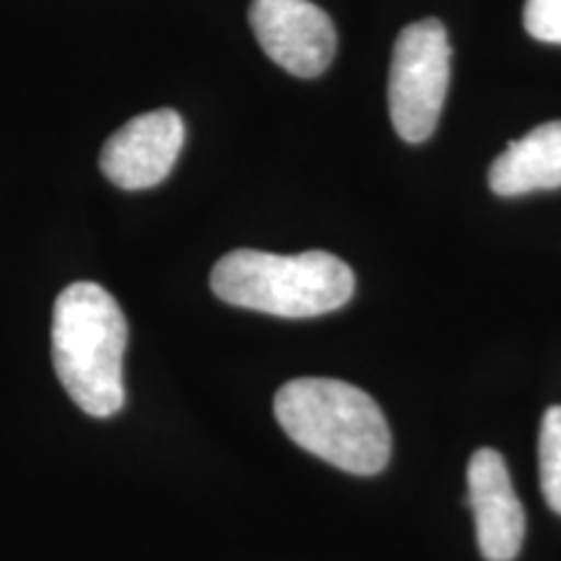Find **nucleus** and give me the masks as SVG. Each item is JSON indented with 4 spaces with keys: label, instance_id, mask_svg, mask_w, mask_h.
I'll use <instances>...</instances> for the list:
<instances>
[{
    "label": "nucleus",
    "instance_id": "f257e3e1",
    "mask_svg": "<svg viewBox=\"0 0 561 561\" xmlns=\"http://www.w3.org/2000/svg\"><path fill=\"white\" fill-rule=\"evenodd\" d=\"M128 322L115 297L100 284L79 280L55 299L53 364L70 401L94 419L125 405L123 359Z\"/></svg>",
    "mask_w": 561,
    "mask_h": 561
},
{
    "label": "nucleus",
    "instance_id": "f03ea898",
    "mask_svg": "<svg viewBox=\"0 0 561 561\" xmlns=\"http://www.w3.org/2000/svg\"><path fill=\"white\" fill-rule=\"evenodd\" d=\"M280 430L301 450L341 471L375 476L390 460L392 439L385 413L367 392L328 377H299L276 392Z\"/></svg>",
    "mask_w": 561,
    "mask_h": 561
},
{
    "label": "nucleus",
    "instance_id": "7ed1b4c3",
    "mask_svg": "<svg viewBox=\"0 0 561 561\" xmlns=\"http://www.w3.org/2000/svg\"><path fill=\"white\" fill-rule=\"evenodd\" d=\"M210 289L227 305L299 320L348 305L356 278L341 257L322 250L299 255L234 250L214 265Z\"/></svg>",
    "mask_w": 561,
    "mask_h": 561
},
{
    "label": "nucleus",
    "instance_id": "20e7f679",
    "mask_svg": "<svg viewBox=\"0 0 561 561\" xmlns=\"http://www.w3.org/2000/svg\"><path fill=\"white\" fill-rule=\"evenodd\" d=\"M450 39L437 19H421L398 34L392 47L390 121L405 144H424L437 128L450 87Z\"/></svg>",
    "mask_w": 561,
    "mask_h": 561
},
{
    "label": "nucleus",
    "instance_id": "39448f33",
    "mask_svg": "<svg viewBox=\"0 0 561 561\" xmlns=\"http://www.w3.org/2000/svg\"><path fill=\"white\" fill-rule=\"evenodd\" d=\"M250 26L263 53L286 73L314 79L333 62L335 26L310 0H252Z\"/></svg>",
    "mask_w": 561,
    "mask_h": 561
},
{
    "label": "nucleus",
    "instance_id": "423d86ee",
    "mask_svg": "<svg viewBox=\"0 0 561 561\" xmlns=\"http://www.w3.org/2000/svg\"><path fill=\"white\" fill-rule=\"evenodd\" d=\"M182 144L185 123L174 110H153L133 117L104 144L100 167L110 182L123 191H146L172 172Z\"/></svg>",
    "mask_w": 561,
    "mask_h": 561
},
{
    "label": "nucleus",
    "instance_id": "0eeeda50",
    "mask_svg": "<svg viewBox=\"0 0 561 561\" xmlns=\"http://www.w3.org/2000/svg\"><path fill=\"white\" fill-rule=\"evenodd\" d=\"M468 504L473 510L483 559H515L523 549L525 510L512 489L507 462L496 450L483 447L468 462Z\"/></svg>",
    "mask_w": 561,
    "mask_h": 561
},
{
    "label": "nucleus",
    "instance_id": "6e6552de",
    "mask_svg": "<svg viewBox=\"0 0 561 561\" xmlns=\"http://www.w3.org/2000/svg\"><path fill=\"white\" fill-rule=\"evenodd\" d=\"M489 185L502 198L561 187V121L543 123L525 138L512 140L491 164Z\"/></svg>",
    "mask_w": 561,
    "mask_h": 561
},
{
    "label": "nucleus",
    "instance_id": "1a4fd4ad",
    "mask_svg": "<svg viewBox=\"0 0 561 561\" xmlns=\"http://www.w3.org/2000/svg\"><path fill=\"white\" fill-rule=\"evenodd\" d=\"M538 468L546 504L561 515V405L543 413L541 439H538Z\"/></svg>",
    "mask_w": 561,
    "mask_h": 561
},
{
    "label": "nucleus",
    "instance_id": "9d476101",
    "mask_svg": "<svg viewBox=\"0 0 561 561\" xmlns=\"http://www.w3.org/2000/svg\"><path fill=\"white\" fill-rule=\"evenodd\" d=\"M523 21L530 37L561 45V0H525Z\"/></svg>",
    "mask_w": 561,
    "mask_h": 561
}]
</instances>
